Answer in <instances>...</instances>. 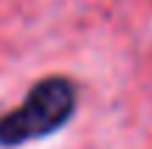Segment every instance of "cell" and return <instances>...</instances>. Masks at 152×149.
Instances as JSON below:
<instances>
[{"label": "cell", "mask_w": 152, "mask_h": 149, "mask_svg": "<svg viewBox=\"0 0 152 149\" xmlns=\"http://www.w3.org/2000/svg\"><path fill=\"white\" fill-rule=\"evenodd\" d=\"M73 104H76V90L68 79L54 76L39 82L17 110L0 118V144L20 146L56 132L71 118Z\"/></svg>", "instance_id": "1"}]
</instances>
